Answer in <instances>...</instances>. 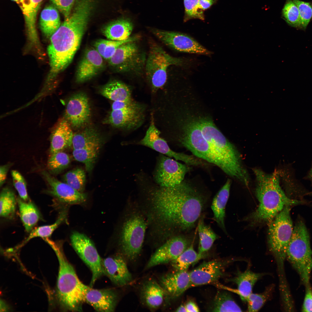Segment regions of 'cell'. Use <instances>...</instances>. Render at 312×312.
Segmentation results:
<instances>
[{"instance_id": "cell-16", "label": "cell", "mask_w": 312, "mask_h": 312, "mask_svg": "<svg viewBox=\"0 0 312 312\" xmlns=\"http://www.w3.org/2000/svg\"><path fill=\"white\" fill-rule=\"evenodd\" d=\"M145 110V106L138 102L131 107L112 110L107 122L114 127L127 131L134 130L143 122Z\"/></svg>"}, {"instance_id": "cell-5", "label": "cell", "mask_w": 312, "mask_h": 312, "mask_svg": "<svg viewBox=\"0 0 312 312\" xmlns=\"http://www.w3.org/2000/svg\"><path fill=\"white\" fill-rule=\"evenodd\" d=\"M203 134L220 159L222 171L243 184L250 181L248 174L244 166L241 155L231 143L207 118L198 120Z\"/></svg>"}, {"instance_id": "cell-53", "label": "cell", "mask_w": 312, "mask_h": 312, "mask_svg": "<svg viewBox=\"0 0 312 312\" xmlns=\"http://www.w3.org/2000/svg\"><path fill=\"white\" fill-rule=\"evenodd\" d=\"M186 309L188 312H199V309L196 305L194 302L189 301L185 305Z\"/></svg>"}, {"instance_id": "cell-37", "label": "cell", "mask_w": 312, "mask_h": 312, "mask_svg": "<svg viewBox=\"0 0 312 312\" xmlns=\"http://www.w3.org/2000/svg\"><path fill=\"white\" fill-rule=\"evenodd\" d=\"M213 312L242 311L230 294L226 291H220L216 295L212 305Z\"/></svg>"}, {"instance_id": "cell-30", "label": "cell", "mask_w": 312, "mask_h": 312, "mask_svg": "<svg viewBox=\"0 0 312 312\" xmlns=\"http://www.w3.org/2000/svg\"><path fill=\"white\" fill-rule=\"evenodd\" d=\"M142 294L146 305L153 309L160 306L164 298L167 297L165 292L160 284L153 279L148 280L144 284Z\"/></svg>"}, {"instance_id": "cell-27", "label": "cell", "mask_w": 312, "mask_h": 312, "mask_svg": "<svg viewBox=\"0 0 312 312\" xmlns=\"http://www.w3.org/2000/svg\"><path fill=\"white\" fill-rule=\"evenodd\" d=\"M12 0L18 4L22 11L29 40L32 44L39 45L36 22L37 13L43 0Z\"/></svg>"}, {"instance_id": "cell-49", "label": "cell", "mask_w": 312, "mask_h": 312, "mask_svg": "<svg viewBox=\"0 0 312 312\" xmlns=\"http://www.w3.org/2000/svg\"><path fill=\"white\" fill-rule=\"evenodd\" d=\"M75 0H50L53 5L59 10L66 18L70 14Z\"/></svg>"}, {"instance_id": "cell-34", "label": "cell", "mask_w": 312, "mask_h": 312, "mask_svg": "<svg viewBox=\"0 0 312 312\" xmlns=\"http://www.w3.org/2000/svg\"><path fill=\"white\" fill-rule=\"evenodd\" d=\"M101 137L96 130L87 127L74 133L72 146L73 149L81 148L87 146L101 145Z\"/></svg>"}, {"instance_id": "cell-46", "label": "cell", "mask_w": 312, "mask_h": 312, "mask_svg": "<svg viewBox=\"0 0 312 312\" xmlns=\"http://www.w3.org/2000/svg\"><path fill=\"white\" fill-rule=\"evenodd\" d=\"M199 0H183L185 10V21L193 18L204 19L203 10L199 5Z\"/></svg>"}, {"instance_id": "cell-38", "label": "cell", "mask_w": 312, "mask_h": 312, "mask_svg": "<svg viewBox=\"0 0 312 312\" xmlns=\"http://www.w3.org/2000/svg\"><path fill=\"white\" fill-rule=\"evenodd\" d=\"M101 145H92L73 149V156L76 160L83 163L87 170L90 172L93 168Z\"/></svg>"}, {"instance_id": "cell-43", "label": "cell", "mask_w": 312, "mask_h": 312, "mask_svg": "<svg viewBox=\"0 0 312 312\" xmlns=\"http://www.w3.org/2000/svg\"><path fill=\"white\" fill-rule=\"evenodd\" d=\"M65 183L78 191L83 193L86 183V175L82 169L77 168L67 172L63 176Z\"/></svg>"}, {"instance_id": "cell-44", "label": "cell", "mask_w": 312, "mask_h": 312, "mask_svg": "<svg viewBox=\"0 0 312 312\" xmlns=\"http://www.w3.org/2000/svg\"><path fill=\"white\" fill-rule=\"evenodd\" d=\"M70 162V157L63 151L58 152L51 155L47 163V167L51 173L58 174L69 165Z\"/></svg>"}, {"instance_id": "cell-45", "label": "cell", "mask_w": 312, "mask_h": 312, "mask_svg": "<svg viewBox=\"0 0 312 312\" xmlns=\"http://www.w3.org/2000/svg\"><path fill=\"white\" fill-rule=\"evenodd\" d=\"M282 13L284 19L289 25L296 28H301L299 10L292 0L287 1Z\"/></svg>"}, {"instance_id": "cell-35", "label": "cell", "mask_w": 312, "mask_h": 312, "mask_svg": "<svg viewBox=\"0 0 312 312\" xmlns=\"http://www.w3.org/2000/svg\"><path fill=\"white\" fill-rule=\"evenodd\" d=\"M139 37L138 36H134L126 40L122 41L99 39L94 43V47L104 59L108 60L122 44L129 42L137 41Z\"/></svg>"}, {"instance_id": "cell-21", "label": "cell", "mask_w": 312, "mask_h": 312, "mask_svg": "<svg viewBox=\"0 0 312 312\" xmlns=\"http://www.w3.org/2000/svg\"><path fill=\"white\" fill-rule=\"evenodd\" d=\"M226 263L218 260L203 262L189 272L192 287L216 282L223 275Z\"/></svg>"}, {"instance_id": "cell-24", "label": "cell", "mask_w": 312, "mask_h": 312, "mask_svg": "<svg viewBox=\"0 0 312 312\" xmlns=\"http://www.w3.org/2000/svg\"><path fill=\"white\" fill-rule=\"evenodd\" d=\"M118 300V296L112 289H96L89 287L86 294L85 302L98 312H113Z\"/></svg>"}, {"instance_id": "cell-40", "label": "cell", "mask_w": 312, "mask_h": 312, "mask_svg": "<svg viewBox=\"0 0 312 312\" xmlns=\"http://www.w3.org/2000/svg\"><path fill=\"white\" fill-rule=\"evenodd\" d=\"M16 199L13 191L8 187L3 188L0 196V215L3 218H11L14 215Z\"/></svg>"}, {"instance_id": "cell-48", "label": "cell", "mask_w": 312, "mask_h": 312, "mask_svg": "<svg viewBox=\"0 0 312 312\" xmlns=\"http://www.w3.org/2000/svg\"><path fill=\"white\" fill-rule=\"evenodd\" d=\"M11 174L14 185L20 197L24 201L28 199V195L25 181L22 175L17 171H12Z\"/></svg>"}, {"instance_id": "cell-19", "label": "cell", "mask_w": 312, "mask_h": 312, "mask_svg": "<svg viewBox=\"0 0 312 312\" xmlns=\"http://www.w3.org/2000/svg\"><path fill=\"white\" fill-rule=\"evenodd\" d=\"M49 185L47 192L60 202L68 205L81 204L85 202L87 195L77 191L67 184L62 182L45 171L42 172Z\"/></svg>"}, {"instance_id": "cell-8", "label": "cell", "mask_w": 312, "mask_h": 312, "mask_svg": "<svg viewBox=\"0 0 312 312\" xmlns=\"http://www.w3.org/2000/svg\"><path fill=\"white\" fill-rule=\"evenodd\" d=\"M290 209V206H285L270 222L269 226L268 241L270 250L281 263L286 257L293 230Z\"/></svg>"}, {"instance_id": "cell-14", "label": "cell", "mask_w": 312, "mask_h": 312, "mask_svg": "<svg viewBox=\"0 0 312 312\" xmlns=\"http://www.w3.org/2000/svg\"><path fill=\"white\" fill-rule=\"evenodd\" d=\"M189 170L186 165L161 154L158 158L153 178L160 186L172 187L183 181Z\"/></svg>"}, {"instance_id": "cell-18", "label": "cell", "mask_w": 312, "mask_h": 312, "mask_svg": "<svg viewBox=\"0 0 312 312\" xmlns=\"http://www.w3.org/2000/svg\"><path fill=\"white\" fill-rule=\"evenodd\" d=\"M189 240L183 236L173 237L159 247L152 255L146 265L148 269L157 265L171 262L177 258L190 246Z\"/></svg>"}, {"instance_id": "cell-41", "label": "cell", "mask_w": 312, "mask_h": 312, "mask_svg": "<svg viewBox=\"0 0 312 312\" xmlns=\"http://www.w3.org/2000/svg\"><path fill=\"white\" fill-rule=\"evenodd\" d=\"M193 243L177 258L170 262L177 271H187L189 266L199 261L198 252L194 250Z\"/></svg>"}, {"instance_id": "cell-23", "label": "cell", "mask_w": 312, "mask_h": 312, "mask_svg": "<svg viewBox=\"0 0 312 312\" xmlns=\"http://www.w3.org/2000/svg\"><path fill=\"white\" fill-rule=\"evenodd\" d=\"M159 280V284L168 298H176L192 287L189 272L187 270L168 273L161 276Z\"/></svg>"}, {"instance_id": "cell-28", "label": "cell", "mask_w": 312, "mask_h": 312, "mask_svg": "<svg viewBox=\"0 0 312 312\" xmlns=\"http://www.w3.org/2000/svg\"><path fill=\"white\" fill-rule=\"evenodd\" d=\"M231 181H226L214 198L211 205L213 214V220L218 226L226 232L224 224L225 209L230 193Z\"/></svg>"}, {"instance_id": "cell-11", "label": "cell", "mask_w": 312, "mask_h": 312, "mask_svg": "<svg viewBox=\"0 0 312 312\" xmlns=\"http://www.w3.org/2000/svg\"><path fill=\"white\" fill-rule=\"evenodd\" d=\"M146 224L141 216L136 215L124 223L121 236L120 246L123 256L134 260L141 251L144 238Z\"/></svg>"}, {"instance_id": "cell-51", "label": "cell", "mask_w": 312, "mask_h": 312, "mask_svg": "<svg viewBox=\"0 0 312 312\" xmlns=\"http://www.w3.org/2000/svg\"><path fill=\"white\" fill-rule=\"evenodd\" d=\"M10 166V164H8L0 166V185L1 186L5 182L7 173Z\"/></svg>"}, {"instance_id": "cell-55", "label": "cell", "mask_w": 312, "mask_h": 312, "mask_svg": "<svg viewBox=\"0 0 312 312\" xmlns=\"http://www.w3.org/2000/svg\"><path fill=\"white\" fill-rule=\"evenodd\" d=\"M305 178L309 180L312 184V164ZM309 194L312 195V192L309 193Z\"/></svg>"}, {"instance_id": "cell-22", "label": "cell", "mask_w": 312, "mask_h": 312, "mask_svg": "<svg viewBox=\"0 0 312 312\" xmlns=\"http://www.w3.org/2000/svg\"><path fill=\"white\" fill-rule=\"evenodd\" d=\"M103 59L94 47L87 49L77 67L76 81L83 83L96 76L105 67Z\"/></svg>"}, {"instance_id": "cell-33", "label": "cell", "mask_w": 312, "mask_h": 312, "mask_svg": "<svg viewBox=\"0 0 312 312\" xmlns=\"http://www.w3.org/2000/svg\"><path fill=\"white\" fill-rule=\"evenodd\" d=\"M18 204L20 217L26 231L29 232L39 220V211L34 205L31 202H27L18 199Z\"/></svg>"}, {"instance_id": "cell-29", "label": "cell", "mask_w": 312, "mask_h": 312, "mask_svg": "<svg viewBox=\"0 0 312 312\" xmlns=\"http://www.w3.org/2000/svg\"><path fill=\"white\" fill-rule=\"evenodd\" d=\"M133 25L129 19L122 18L113 21L105 26L102 32L108 39L122 41L129 38Z\"/></svg>"}, {"instance_id": "cell-31", "label": "cell", "mask_w": 312, "mask_h": 312, "mask_svg": "<svg viewBox=\"0 0 312 312\" xmlns=\"http://www.w3.org/2000/svg\"><path fill=\"white\" fill-rule=\"evenodd\" d=\"M61 25L57 9L53 5L46 7L42 11L40 19L41 30L47 37H50Z\"/></svg>"}, {"instance_id": "cell-17", "label": "cell", "mask_w": 312, "mask_h": 312, "mask_svg": "<svg viewBox=\"0 0 312 312\" xmlns=\"http://www.w3.org/2000/svg\"><path fill=\"white\" fill-rule=\"evenodd\" d=\"M91 116L89 101L83 92L77 93L68 101L65 112L64 118L71 127L79 128L88 122Z\"/></svg>"}, {"instance_id": "cell-26", "label": "cell", "mask_w": 312, "mask_h": 312, "mask_svg": "<svg viewBox=\"0 0 312 312\" xmlns=\"http://www.w3.org/2000/svg\"><path fill=\"white\" fill-rule=\"evenodd\" d=\"M74 133L71 126L64 118L60 119L51 131L50 137V155L63 151L72 145Z\"/></svg>"}, {"instance_id": "cell-6", "label": "cell", "mask_w": 312, "mask_h": 312, "mask_svg": "<svg viewBox=\"0 0 312 312\" xmlns=\"http://www.w3.org/2000/svg\"><path fill=\"white\" fill-rule=\"evenodd\" d=\"M286 257L298 273L303 282L308 285L312 270V251L309 233L301 220H298L294 227Z\"/></svg>"}, {"instance_id": "cell-52", "label": "cell", "mask_w": 312, "mask_h": 312, "mask_svg": "<svg viewBox=\"0 0 312 312\" xmlns=\"http://www.w3.org/2000/svg\"><path fill=\"white\" fill-rule=\"evenodd\" d=\"M216 2V0H199V8L202 10L207 9L210 8Z\"/></svg>"}, {"instance_id": "cell-42", "label": "cell", "mask_w": 312, "mask_h": 312, "mask_svg": "<svg viewBox=\"0 0 312 312\" xmlns=\"http://www.w3.org/2000/svg\"><path fill=\"white\" fill-rule=\"evenodd\" d=\"M274 286L271 285L266 288L262 293L254 294L252 293L247 298L246 302L248 304L247 311H258L265 302L270 298L274 289Z\"/></svg>"}, {"instance_id": "cell-54", "label": "cell", "mask_w": 312, "mask_h": 312, "mask_svg": "<svg viewBox=\"0 0 312 312\" xmlns=\"http://www.w3.org/2000/svg\"><path fill=\"white\" fill-rule=\"evenodd\" d=\"M0 305L1 311H6L9 309L8 305L3 300H1Z\"/></svg>"}, {"instance_id": "cell-56", "label": "cell", "mask_w": 312, "mask_h": 312, "mask_svg": "<svg viewBox=\"0 0 312 312\" xmlns=\"http://www.w3.org/2000/svg\"><path fill=\"white\" fill-rule=\"evenodd\" d=\"M176 312H187L185 305H180L176 310Z\"/></svg>"}, {"instance_id": "cell-13", "label": "cell", "mask_w": 312, "mask_h": 312, "mask_svg": "<svg viewBox=\"0 0 312 312\" xmlns=\"http://www.w3.org/2000/svg\"><path fill=\"white\" fill-rule=\"evenodd\" d=\"M151 116L150 123L145 136L135 143L150 148L161 154L182 161L188 165L199 166L205 165L201 160L195 156L177 152L171 149L166 141L160 136V132L155 124L153 114Z\"/></svg>"}, {"instance_id": "cell-25", "label": "cell", "mask_w": 312, "mask_h": 312, "mask_svg": "<svg viewBox=\"0 0 312 312\" xmlns=\"http://www.w3.org/2000/svg\"><path fill=\"white\" fill-rule=\"evenodd\" d=\"M264 275V273L253 272L248 269L243 272L238 271L236 276L230 280L237 285V289H232L217 283L216 285L221 289L237 294L243 301L246 302L247 298L252 293L253 287L256 283Z\"/></svg>"}, {"instance_id": "cell-39", "label": "cell", "mask_w": 312, "mask_h": 312, "mask_svg": "<svg viewBox=\"0 0 312 312\" xmlns=\"http://www.w3.org/2000/svg\"><path fill=\"white\" fill-rule=\"evenodd\" d=\"M67 212L64 210L60 213L57 219L53 223L48 225H44L36 228L31 230L28 236L18 246V248L23 246L31 239L36 237H41L42 239L49 238L54 231L65 219Z\"/></svg>"}, {"instance_id": "cell-9", "label": "cell", "mask_w": 312, "mask_h": 312, "mask_svg": "<svg viewBox=\"0 0 312 312\" xmlns=\"http://www.w3.org/2000/svg\"><path fill=\"white\" fill-rule=\"evenodd\" d=\"M180 141L196 157L217 166L222 170L223 165L216 153L204 137L198 120H188L183 127Z\"/></svg>"}, {"instance_id": "cell-36", "label": "cell", "mask_w": 312, "mask_h": 312, "mask_svg": "<svg viewBox=\"0 0 312 312\" xmlns=\"http://www.w3.org/2000/svg\"><path fill=\"white\" fill-rule=\"evenodd\" d=\"M198 227L199 238L198 252L199 260L210 249L218 236L210 226L205 224L203 219L199 221Z\"/></svg>"}, {"instance_id": "cell-50", "label": "cell", "mask_w": 312, "mask_h": 312, "mask_svg": "<svg viewBox=\"0 0 312 312\" xmlns=\"http://www.w3.org/2000/svg\"><path fill=\"white\" fill-rule=\"evenodd\" d=\"M302 310L303 312H312V290L308 285H307Z\"/></svg>"}, {"instance_id": "cell-20", "label": "cell", "mask_w": 312, "mask_h": 312, "mask_svg": "<svg viewBox=\"0 0 312 312\" xmlns=\"http://www.w3.org/2000/svg\"><path fill=\"white\" fill-rule=\"evenodd\" d=\"M103 274L114 284L118 286L125 285L132 281V276L122 255L117 254L102 259Z\"/></svg>"}, {"instance_id": "cell-15", "label": "cell", "mask_w": 312, "mask_h": 312, "mask_svg": "<svg viewBox=\"0 0 312 312\" xmlns=\"http://www.w3.org/2000/svg\"><path fill=\"white\" fill-rule=\"evenodd\" d=\"M153 34L166 45L178 51L209 55L211 52L189 36L182 33L158 29Z\"/></svg>"}, {"instance_id": "cell-47", "label": "cell", "mask_w": 312, "mask_h": 312, "mask_svg": "<svg viewBox=\"0 0 312 312\" xmlns=\"http://www.w3.org/2000/svg\"><path fill=\"white\" fill-rule=\"evenodd\" d=\"M299 11L301 28H306L312 17V8L309 3L300 0H292Z\"/></svg>"}, {"instance_id": "cell-10", "label": "cell", "mask_w": 312, "mask_h": 312, "mask_svg": "<svg viewBox=\"0 0 312 312\" xmlns=\"http://www.w3.org/2000/svg\"><path fill=\"white\" fill-rule=\"evenodd\" d=\"M136 42L120 45L108 60L109 66L118 72L140 74L144 69L146 57Z\"/></svg>"}, {"instance_id": "cell-2", "label": "cell", "mask_w": 312, "mask_h": 312, "mask_svg": "<svg viewBox=\"0 0 312 312\" xmlns=\"http://www.w3.org/2000/svg\"><path fill=\"white\" fill-rule=\"evenodd\" d=\"M91 0H79L73 12L51 36L47 49L50 69L44 86L50 87L71 63L80 46L92 8Z\"/></svg>"}, {"instance_id": "cell-1", "label": "cell", "mask_w": 312, "mask_h": 312, "mask_svg": "<svg viewBox=\"0 0 312 312\" xmlns=\"http://www.w3.org/2000/svg\"><path fill=\"white\" fill-rule=\"evenodd\" d=\"M151 200L158 218L180 231L192 229L200 216L205 200L190 183L183 181L174 186H158Z\"/></svg>"}, {"instance_id": "cell-7", "label": "cell", "mask_w": 312, "mask_h": 312, "mask_svg": "<svg viewBox=\"0 0 312 312\" xmlns=\"http://www.w3.org/2000/svg\"><path fill=\"white\" fill-rule=\"evenodd\" d=\"M183 63L182 59L170 55L157 44L151 43L144 70L153 92H156L164 86L167 80V70L170 66L181 65Z\"/></svg>"}, {"instance_id": "cell-12", "label": "cell", "mask_w": 312, "mask_h": 312, "mask_svg": "<svg viewBox=\"0 0 312 312\" xmlns=\"http://www.w3.org/2000/svg\"><path fill=\"white\" fill-rule=\"evenodd\" d=\"M70 239L74 250L91 272L90 286L92 287L103 274L102 259L93 242L84 234L74 231Z\"/></svg>"}, {"instance_id": "cell-4", "label": "cell", "mask_w": 312, "mask_h": 312, "mask_svg": "<svg viewBox=\"0 0 312 312\" xmlns=\"http://www.w3.org/2000/svg\"><path fill=\"white\" fill-rule=\"evenodd\" d=\"M56 254L59 268L57 284V295L61 305L66 310L81 311L89 288L79 279L73 266L67 259L61 242L49 238L45 239Z\"/></svg>"}, {"instance_id": "cell-32", "label": "cell", "mask_w": 312, "mask_h": 312, "mask_svg": "<svg viewBox=\"0 0 312 312\" xmlns=\"http://www.w3.org/2000/svg\"><path fill=\"white\" fill-rule=\"evenodd\" d=\"M100 93L113 101H126L133 99L129 87L123 82L117 80L110 81L102 87Z\"/></svg>"}, {"instance_id": "cell-3", "label": "cell", "mask_w": 312, "mask_h": 312, "mask_svg": "<svg viewBox=\"0 0 312 312\" xmlns=\"http://www.w3.org/2000/svg\"><path fill=\"white\" fill-rule=\"evenodd\" d=\"M252 170L255 177V193L259 204L246 220L252 224L270 222L285 206L307 203L304 200L292 199L287 195L280 185L278 171L267 173L258 168Z\"/></svg>"}]
</instances>
